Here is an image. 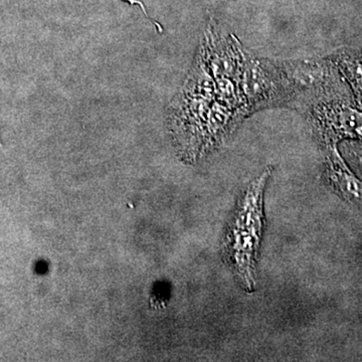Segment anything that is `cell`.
Returning <instances> with one entry per match:
<instances>
[{
    "label": "cell",
    "mask_w": 362,
    "mask_h": 362,
    "mask_svg": "<svg viewBox=\"0 0 362 362\" xmlns=\"http://www.w3.org/2000/svg\"><path fill=\"white\" fill-rule=\"evenodd\" d=\"M272 168L250 183L228 226L223 243L226 258L247 292L256 287L257 262L265 226L264 194Z\"/></svg>",
    "instance_id": "1"
},
{
    "label": "cell",
    "mask_w": 362,
    "mask_h": 362,
    "mask_svg": "<svg viewBox=\"0 0 362 362\" xmlns=\"http://www.w3.org/2000/svg\"><path fill=\"white\" fill-rule=\"evenodd\" d=\"M237 83L247 116L259 109L286 103L277 63L246 54Z\"/></svg>",
    "instance_id": "2"
},
{
    "label": "cell",
    "mask_w": 362,
    "mask_h": 362,
    "mask_svg": "<svg viewBox=\"0 0 362 362\" xmlns=\"http://www.w3.org/2000/svg\"><path fill=\"white\" fill-rule=\"evenodd\" d=\"M309 121L317 137L326 144L342 138L362 139V113L344 102L328 100V96L309 107Z\"/></svg>",
    "instance_id": "3"
},
{
    "label": "cell",
    "mask_w": 362,
    "mask_h": 362,
    "mask_svg": "<svg viewBox=\"0 0 362 362\" xmlns=\"http://www.w3.org/2000/svg\"><path fill=\"white\" fill-rule=\"evenodd\" d=\"M326 180L347 201L362 204V182L347 168L335 147L326 158Z\"/></svg>",
    "instance_id": "4"
},
{
    "label": "cell",
    "mask_w": 362,
    "mask_h": 362,
    "mask_svg": "<svg viewBox=\"0 0 362 362\" xmlns=\"http://www.w3.org/2000/svg\"><path fill=\"white\" fill-rule=\"evenodd\" d=\"M337 63L362 102V54L344 52L337 54Z\"/></svg>",
    "instance_id": "5"
},
{
    "label": "cell",
    "mask_w": 362,
    "mask_h": 362,
    "mask_svg": "<svg viewBox=\"0 0 362 362\" xmlns=\"http://www.w3.org/2000/svg\"><path fill=\"white\" fill-rule=\"evenodd\" d=\"M124 1L129 2L130 4H138V6L141 7L142 11L144 13L145 16L148 18V14L146 13V9H145L144 4H143L141 1H139V0H124Z\"/></svg>",
    "instance_id": "6"
}]
</instances>
